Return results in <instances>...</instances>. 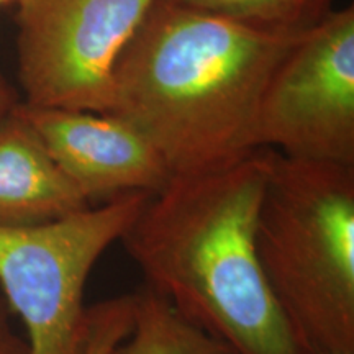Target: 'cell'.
<instances>
[{
	"label": "cell",
	"instance_id": "6da1fadb",
	"mask_svg": "<svg viewBox=\"0 0 354 354\" xmlns=\"http://www.w3.org/2000/svg\"><path fill=\"white\" fill-rule=\"evenodd\" d=\"M300 35L156 0L115 66L105 113L143 133L172 176L232 165L258 149L263 91Z\"/></svg>",
	"mask_w": 354,
	"mask_h": 354
},
{
	"label": "cell",
	"instance_id": "7a4b0ae2",
	"mask_svg": "<svg viewBox=\"0 0 354 354\" xmlns=\"http://www.w3.org/2000/svg\"><path fill=\"white\" fill-rule=\"evenodd\" d=\"M268 149L172 176L120 243L145 286L232 354H312L274 297L256 250Z\"/></svg>",
	"mask_w": 354,
	"mask_h": 354
},
{
	"label": "cell",
	"instance_id": "3957f363",
	"mask_svg": "<svg viewBox=\"0 0 354 354\" xmlns=\"http://www.w3.org/2000/svg\"><path fill=\"white\" fill-rule=\"evenodd\" d=\"M268 149L256 250L310 353L354 354V166Z\"/></svg>",
	"mask_w": 354,
	"mask_h": 354
},
{
	"label": "cell",
	"instance_id": "277c9868",
	"mask_svg": "<svg viewBox=\"0 0 354 354\" xmlns=\"http://www.w3.org/2000/svg\"><path fill=\"white\" fill-rule=\"evenodd\" d=\"M149 197L131 194L48 223L0 227V290L21 318L28 354H84L87 279Z\"/></svg>",
	"mask_w": 354,
	"mask_h": 354
},
{
	"label": "cell",
	"instance_id": "5b68a950",
	"mask_svg": "<svg viewBox=\"0 0 354 354\" xmlns=\"http://www.w3.org/2000/svg\"><path fill=\"white\" fill-rule=\"evenodd\" d=\"M156 0H17L25 105L105 113L113 71Z\"/></svg>",
	"mask_w": 354,
	"mask_h": 354
},
{
	"label": "cell",
	"instance_id": "8992f818",
	"mask_svg": "<svg viewBox=\"0 0 354 354\" xmlns=\"http://www.w3.org/2000/svg\"><path fill=\"white\" fill-rule=\"evenodd\" d=\"M256 148L354 166V7L331 10L279 61L256 117Z\"/></svg>",
	"mask_w": 354,
	"mask_h": 354
},
{
	"label": "cell",
	"instance_id": "52a82bcc",
	"mask_svg": "<svg viewBox=\"0 0 354 354\" xmlns=\"http://www.w3.org/2000/svg\"><path fill=\"white\" fill-rule=\"evenodd\" d=\"M19 110L91 205L131 194L154 196L171 180L161 153L122 118L25 104Z\"/></svg>",
	"mask_w": 354,
	"mask_h": 354
},
{
	"label": "cell",
	"instance_id": "ba28073f",
	"mask_svg": "<svg viewBox=\"0 0 354 354\" xmlns=\"http://www.w3.org/2000/svg\"><path fill=\"white\" fill-rule=\"evenodd\" d=\"M88 207L17 104L0 120V227L48 223Z\"/></svg>",
	"mask_w": 354,
	"mask_h": 354
},
{
	"label": "cell",
	"instance_id": "9c48e42d",
	"mask_svg": "<svg viewBox=\"0 0 354 354\" xmlns=\"http://www.w3.org/2000/svg\"><path fill=\"white\" fill-rule=\"evenodd\" d=\"M133 294V326L112 354H232L149 287Z\"/></svg>",
	"mask_w": 354,
	"mask_h": 354
},
{
	"label": "cell",
	"instance_id": "30bf717a",
	"mask_svg": "<svg viewBox=\"0 0 354 354\" xmlns=\"http://www.w3.org/2000/svg\"><path fill=\"white\" fill-rule=\"evenodd\" d=\"M277 33H304L335 10V0H169Z\"/></svg>",
	"mask_w": 354,
	"mask_h": 354
},
{
	"label": "cell",
	"instance_id": "8fae6325",
	"mask_svg": "<svg viewBox=\"0 0 354 354\" xmlns=\"http://www.w3.org/2000/svg\"><path fill=\"white\" fill-rule=\"evenodd\" d=\"M0 354H28L26 342L17 338L7 325V318L3 308H0Z\"/></svg>",
	"mask_w": 354,
	"mask_h": 354
},
{
	"label": "cell",
	"instance_id": "7c38bea8",
	"mask_svg": "<svg viewBox=\"0 0 354 354\" xmlns=\"http://www.w3.org/2000/svg\"><path fill=\"white\" fill-rule=\"evenodd\" d=\"M15 94H13V88L10 84L7 82V79L3 77V74L0 73V120L6 118L8 113L15 109Z\"/></svg>",
	"mask_w": 354,
	"mask_h": 354
},
{
	"label": "cell",
	"instance_id": "4fadbf2b",
	"mask_svg": "<svg viewBox=\"0 0 354 354\" xmlns=\"http://www.w3.org/2000/svg\"><path fill=\"white\" fill-rule=\"evenodd\" d=\"M110 351H112V349H110V344L107 342L95 338L87 343L84 354H110Z\"/></svg>",
	"mask_w": 354,
	"mask_h": 354
},
{
	"label": "cell",
	"instance_id": "5bb4252c",
	"mask_svg": "<svg viewBox=\"0 0 354 354\" xmlns=\"http://www.w3.org/2000/svg\"><path fill=\"white\" fill-rule=\"evenodd\" d=\"M10 2H17V0H0V6H6V3H10Z\"/></svg>",
	"mask_w": 354,
	"mask_h": 354
},
{
	"label": "cell",
	"instance_id": "9a60e30c",
	"mask_svg": "<svg viewBox=\"0 0 354 354\" xmlns=\"http://www.w3.org/2000/svg\"><path fill=\"white\" fill-rule=\"evenodd\" d=\"M317 354H335V353H317Z\"/></svg>",
	"mask_w": 354,
	"mask_h": 354
},
{
	"label": "cell",
	"instance_id": "2e32d148",
	"mask_svg": "<svg viewBox=\"0 0 354 354\" xmlns=\"http://www.w3.org/2000/svg\"><path fill=\"white\" fill-rule=\"evenodd\" d=\"M0 308H3V305H2V300H0Z\"/></svg>",
	"mask_w": 354,
	"mask_h": 354
}]
</instances>
